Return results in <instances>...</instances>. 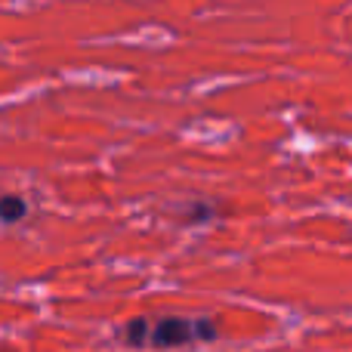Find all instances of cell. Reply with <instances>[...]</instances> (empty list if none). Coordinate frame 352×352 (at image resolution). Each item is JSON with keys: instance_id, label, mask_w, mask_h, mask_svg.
I'll list each match as a JSON object with an SVG mask.
<instances>
[{"instance_id": "1", "label": "cell", "mask_w": 352, "mask_h": 352, "mask_svg": "<svg viewBox=\"0 0 352 352\" xmlns=\"http://www.w3.org/2000/svg\"><path fill=\"white\" fill-rule=\"evenodd\" d=\"M195 337V322L186 318H161L152 328V340L158 346H176V343H186Z\"/></svg>"}, {"instance_id": "2", "label": "cell", "mask_w": 352, "mask_h": 352, "mask_svg": "<svg viewBox=\"0 0 352 352\" xmlns=\"http://www.w3.org/2000/svg\"><path fill=\"white\" fill-rule=\"evenodd\" d=\"M25 213H28V204H25L19 195H3V198H0V219H3V223H19Z\"/></svg>"}, {"instance_id": "3", "label": "cell", "mask_w": 352, "mask_h": 352, "mask_svg": "<svg viewBox=\"0 0 352 352\" xmlns=\"http://www.w3.org/2000/svg\"><path fill=\"white\" fill-rule=\"evenodd\" d=\"M146 331H148V324L142 322V318L130 322V324H127V337H130V343H142V340H146Z\"/></svg>"}]
</instances>
